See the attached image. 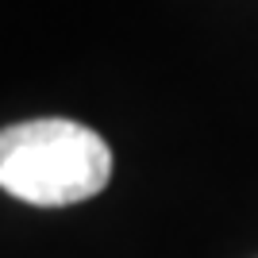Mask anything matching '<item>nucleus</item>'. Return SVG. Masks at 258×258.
Here are the masks:
<instances>
[{"label": "nucleus", "mask_w": 258, "mask_h": 258, "mask_svg": "<svg viewBox=\"0 0 258 258\" xmlns=\"http://www.w3.org/2000/svg\"><path fill=\"white\" fill-rule=\"evenodd\" d=\"M112 177V151L74 119H23L0 131V189L35 208L97 197Z\"/></svg>", "instance_id": "1"}]
</instances>
